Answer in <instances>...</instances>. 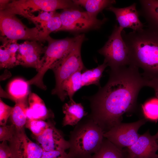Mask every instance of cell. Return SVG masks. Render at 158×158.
<instances>
[{
    "label": "cell",
    "mask_w": 158,
    "mask_h": 158,
    "mask_svg": "<svg viewBox=\"0 0 158 158\" xmlns=\"http://www.w3.org/2000/svg\"><path fill=\"white\" fill-rule=\"evenodd\" d=\"M133 65L109 71L107 83L89 97L91 110L88 116L106 132L121 122L123 115L135 107L146 80Z\"/></svg>",
    "instance_id": "6da1fadb"
},
{
    "label": "cell",
    "mask_w": 158,
    "mask_h": 158,
    "mask_svg": "<svg viewBox=\"0 0 158 158\" xmlns=\"http://www.w3.org/2000/svg\"><path fill=\"white\" fill-rule=\"evenodd\" d=\"M121 35L132 64L143 70L146 82L158 80V35L149 28L128 33L123 30Z\"/></svg>",
    "instance_id": "7a4b0ae2"
},
{
    "label": "cell",
    "mask_w": 158,
    "mask_h": 158,
    "mask_svg": "<svg viewBox=\"0 0 158 158\" xmlns=\"http://www.w3.org/2000/svg\"><path fill=\"white\" fill-rule=\"evenodd\" d=\"M104 132L89 116L80 121L70 132L69 158H90L99 149Z\"/></svg>",
    "instance_id": "3957f363"
},
{
    "label": "cell",
    "mask_w": 158,
    "mask_h": 158,
    "mask_svg": "<svg viewBox=\"0 0 158 158\" xmlns=\"http://www.w3.org/2000/svg\"><path fill=\"white\" fill-rule=\"evenodd\" d=\"M79 6L73 1L68 0H9L0 8V13L18 15L28 19L32 13L39 11H54L59 9H79Z\"/></svg>",
    "instance_id": "277c9868"
},
{
    "label": "cell",
    "mask_w": 158,
    "mask_h": 158,
    "mask_svg": "<svg viewBox=\"0 0 158 158\" xmlns=\"http://www.w3.org/2000/svg\"><path fill=\"white\" fill-rule=\"evenodd\" d=\"M76 38V36L73 38L55 39L49 36L46 40L48 42V46L41 59L40 68L35 76L27 81L28 85H35L45 90L47 87L43 80L45 73L67 54L73 47Z\"/></svg>",
    "instance_id": "5b68a950"
},
{
    "label": "cell",
    "mask_w": 158,
    "mask_h": 158,
    "mask_svg": "<svg viewBox=\"0 0 158 158\" xmlns=\"http://www.w3.org/2000/svg\"><path fill=\"white\" fill-rule=\"evenodd\" d=\"M71 49L67 54L51 69L54 73L56 84L51 93L57 95L63 101L66 98L61 89L63 83L74 73L84 69L81 55L82 44L85 39L84 34L78 35Z\"/></svg>",
    "instance_id": "8992f818"
},
{
    "label": "cell",
    "mask_w": 158,
    "mask_h": 158,
    "mask_svg": "<svg viewBox=\"0 0 158 158\" xmlns=\"http://www.w3.org/2000/svg\"><path fill=\"white\" fill-rule=\"evenodd\" d=\"M122 30L116 25L107 42L98 51L111 70L132 64L128 49L121 36Z\"/></svg>",
    "instance_id": "52a82bcc"
},
{
    "label": "cell",
    "mask_w": 158,
    "mask_h": 158,
    "mask_svg": "<svg viewBox=\"0 0 158 158\" xmlns=\"http://www.w3.org/2000/svg\"><path fill=\"white\" fill-rule=\"evenodd\" d=\"M62 25L58 31L81 32L99 28L107 20H100L87 11L78 9H67L59 13Z\"/></svg>",
    "instance_id": "ba28073f"
},
{
    "label": "cell",
    "mask_w": 158,
    "mask_h": 158,
    "mask_svg": "<svg viewBox=\"0 0 158 158\" xmlns=\"http://www.w3.org/2000/svg\"><path fill=\"white\" fill-rule=\"evenodd\" d=\"M0 29L1 37L9 40H25L39 42L41 30L38 25L29 28L15 15L0 13Z\"/></svg>",
    "instance_id": "9c48e42d"
},
{
    "label": "cell",
    "mask_w": 158,
    "mask_h": 158,
    "mask_svg": "<svg viewBox=\"0 0 158 158\" xmlns=\"http://www.w3.org/2000/svg\"><path fill=\"white\" fill-rule=\"evenodd\" d=\"M146 122L143 119L130 123L121 122L104 133V137L120 148L128 147L137 140L140 136L138 130Z\"/></svg>",
    "instance_id": "30bf717a"
},
{
    "label": "cell",
    "mask_w": 158,
    "mask_h": 158,
    "mask_svg": "<svg viewBox=\"0 0 158 158\" xmlns=\"http://www.w3.org/2000/svg\"><path fill=\"white\" fill-rule=\"evenodd\" d=\"M9 143V148L14 158H41L44 152L38 143L28 138L24 128L16 129L15 136Z\"/></svg>",
    "instance_id": "8fae6325"
},
{
    "label": "cell",
    "mask_w": 158,
    "mask_h": 158,
    "mask_svg": "<svg viewBox=\"0 0 158 158\" xmlns=\"http://www.w3.org/2000/svg\"><path fill=\"white\" fill-rule=\"evenodd\" d=\"M46 47L36 41L26 40L19 44L17 54L18 65L34 68L38 72L41 67V56Z\"/></svg>",
    "instance_id": "7c38bea8"
},
{
    "label": "cell",
    "mask_w": 158,
    "mask_h": 158,
    "mask_svg": "<svg viewBox=\"0 0 158 158\" xmlns=\"http://www.w3.org/2000/svg\"><path fill=\"white\" fill-rule=\"evenodd\" d=\"M38 144L44 151H65L70 147L62 133L55 127L54 121H49V125L41 135L35 136Z\"/></svg>",
    "instance_id": "4fadbf2b"
},
{
    "label": "cell",
    "mask_w": 158,
    "mask_h": 158,
    "mask_svg": "<svg viewBox=\"0 0 158 158\" xmlns=\"http://www.w3.org/2000/svg\"><path fill=\"white\" fill-rule=\"evenodd\" d=\"M157 141L148 131L140 135L133 145L127 147L128 155L134 158H158Z\"/></svg>",
    "instance_id": "5bb4252c"
},
{
    "label": "cell",
    "mask_w": 158,
    "mask_h": 158,
    "mask_svg": "<svg viewBox=\"0 0 158 158\" xmlns=\"http://www.w3.org/2000/svg\"><path fill=\"white\" fill-rule=\"evenodd\" d=\"M106 9L115 14L121 30L126 28H131L133 31L143 29L144 25L139 19L140 15L136 9V3L123 8H116L111 6L106 8Z\"/></svg>",
    "instance_id": "9a60e30c"
},
{
    "label": "cell",
    "mask_w": 158,
    "mask_h": 158,
    "mask_svg": "<svg viewBox=\"0 0 158 158\" xmlns=\"http://www.w3.org/2000/svg\"><path fill=\"white\" fill-rule=\"evenodd\" d=\"M28 102L25 112L27 120H44L54 117V114L48 109L43 101L36 94L29 93Z\"/></svg>",
    "instance_id": "2e32d148"
},
{
    "label": "cell",
    "mask_w": 158,
    "mask_h": 158,
    "mask_svg": "<svg viewBox=\"0 0 158 158\" xmlns=\"http://www.w3.org/2000/svg\"><path fill=\"white\" fill-rule=\"evenodd\" d=\"M139 2V15L145 18L149 29L158 35V0H141Z\"/></svg>",
    "instance_id": "e0dca14e"
},
{
    "label": "cell",
    "mask_w": 158,
    "mask_h": 158,
    "mask_svg": "<svg viewBox=\"0 0 158 158\" xmlns=\"http://www.w3.org/2000/svg\"><path fill=\"white\" fill-rule=\"evenodd\" d=\"M62 110L65 115L62 123L63 126H75L87 114L82 104L76 103L73 99L64 104Z\"/></svg>",
    "instance_id": "ac0fdd59"
},
{
    "label": "cell",
    "mask_w": 158,
    "mask_h": 158,
    "mask_svg": "<svg viewBox=\"0 0 158 158\" xmlns=\"http://www.w3.org/2000/svg\"><path fill=\"white\" fill-rule=\"evenodd\" d=\"M26 97L16 100L10 116L12 124L17 129L24 128L27 121L26 110L28 107V98Z\"/></svg>",
    "instance_id": "d6986e66"
},
{
    "label": "cell",
    "mask_w": 158,
    "mask_h": 158,
    "mask_svg": "<svg viewBox=\"0 0 158 158\" xmlns=\"http://www.w3.org/2000/svg\"><path fill=\"white\" fill-rule=\"evenodd\" d=\"M90 158H124V152L104 138L99 149Z\"/></svg>",
    "instance_id": "ffe728a7"
},
{
    "label": "cell",
    "mask_w": 158,
    "mask_h": 158,
    "mask_svg": "<svg viewBox=\"0 0 158 158\" xmlns=\"http://www.w3.org/2000/svg\"><path fill=\"white\" fill-rule=\"evenodd\" d=\"M108 66L107 63L104 61L102 64L95 68L84 71L81 74L82 86L95 85L101 87L100 79L103 71Z\"/></svg>",
    "instance_id": "44dd1931"
},
{
    "label": "cell",
    "mask_w": 158,
    "mask_h": 158,
    "mask_svg": "<svg viewBox=\"0 0 158 158\" xmlns=\"http://www.w3.org/2000/svg\"><path fill=\"white\" fill-rule=\"evenodd\" d=\"M73 1L78 6H83L86 11L95 16L104 8L116 3L115 0H74Z\"/></svg>",
    "instance_id": "7402d4cb"
},
{
    "label": "cell",
    "mask_w": 158,
    "mask_h": 158,
    "mask_svg": "<svg viewBox=\"0 0 158 158\" xmlns=\"http://www.w3.org/2000/svg\"><path fill=\"white\" fill-rule=\"evenodd\" d=\"M81 74V71L74 73L63 83L62 90L66 98L68 96L70 99H73L75 93L83 87Z\"/></svg>",
    "instance_id": "603a6c76"
},
{
    "label": "cell",
    "mask_w": 158,
    "mask_h": 158,
    "mask_svg": "<svg viewBox=\"0 0 158 158\" xmlns=\"http://www.w3.org/2000/svg\"><path fill=\"white\" fill-rule=\"evenodd\" d=\"M28 84L22 79L17 78L9 84L8 92L11 98L15 102L28 96L29 93Z\"/></svg>",
    "instance_id": "cb8c5ba5"
},
{
    "label": "cell",
    "mask_w": 158,
    "mask_h": 158,
    "mask_svg": "<svg viewBox=\"0 0 158 158\" xmlns=\"http://www.w3.org/2000/svg\"><path fill=\"white\" fill-rule=\"evenodd\" d=\"M61 25L59 13L56 12L51 19L38 25L41 30L39 37V42H41L46 41L50 33L58 31Z\"/></svg>",
    "instance_id": "d4e9b609"
},
{
    "label": "cell",
    "mask_w": 158,
    "mask_h": 158,
    "mask_svg": "<svg viewBox=\"0 0 158 158\" xmlns=\"http://www.w3.org/2000/svg\"><path fill=\"white\" fill-rule=\"evenodd\" d=\"M2 43L0 47V68H9L18 65L17 56L12 54L6 45Z\"/></svg>",
    "instance_id": "484cf974"
},
{
    "label": "cell",
    "mask_w": 158,
    "mask_h": 158,
    "mask_svg": "<svg viewBox=\"0 0 158 158\" xmlns=\"http://www.w3.org/2000/svg\"><path fill=\"white\" fill-rule=\"evenodd\" d=\"M143 114L148 119L156 120L158 119V99H151L142 106Z\"/></svg>",
    "instance_id": "4316f807"
},
{
    "label": "cell",
    "mask_w": 158,
    "mask_h": 158,
    "mask_svg": "<svg viewBox=\"0 0 158 158\" xmlns=\"http://www.w3.org/2000/svg\"><path fill=\"white\" fill-rule=\"evenodd\" d=\"M49 121L46 122L42 120L28 119L25 127L35 136L42 134L48 127Z\"/></svg>",
    "instance_id": "83f0119b"
},
{
    "label": "cell",
    "mask_w": 158,
    "mask_h": 158,
    "mask_svg": "<svg viewBox=\"0 0 158 158\" xmlns=\"http://www.w3.org/2000/svg\"><path fill=\"white\" fill-rule=\"evenodd\" d=\"M16 130L15 126L12 124L10 125L0 126V141H8L10 142L14 137Z\"/></svg>",
    "instance_id": "f1b7e54d"
},
{
    "label": "cell",
    "mask_w": 158,
    "mask_h": 158,
    "mask_svg": "<svg viewBox=\"0 0 158 158\" xmlns=\"http://www.w3.org/2000/svg\"><path fill=\"white\" fill-rule=\"evenodd\" d=\"M56 13V11H41L40 12L37 16H35L33 15L30 17L28 20L33 23L36 25H39L42 23L48 21L51 19Z\"/></svg>",
    "instance_id": "f546056e"
},
{
    "label": "cell",
    "mask_w": 158,
    "mask_h": 158,
    "mask_svg": "<svg viewBox=\"0 0 158 158\" xmlns=\"http://www.w3.org/2000/svg\"><path fill=\"white\" fill-rule=\"evenodd\" d=\"M13 107L4 103L0 99V125H6L8 118L10 117Z\"/></svg>",
    "instance_id": "4dcf8cb0"
},
{
    "label": "cell",
    "mask_w": 158,
    "mask_h": 158,
    "mask_svg": "<svg viewBox=\"0 0 158 158\" xmlns=\"http://www.w3.org/2000/svg\"><path fill=\"white\" fill-rule=\"evenodd\" d=\"M41 158H69L65 151H44Z\"/></svg>",
    "instance_id": "1f68e13d"
},
{
    "label": "cell",
    "mask_w": 158,
    "mask_h": 158,
    "mask_svg": "<svg viewBox=\"0 0 158 158\" xmlns=\"http://www.w3.org/2000/svg\"><path fill=\"white\" fill-rule=\"evenodd\" d=\"M0 158H14L6 141L0 144Z\"/></svg>",
    "instance_id": "d6a6232c"
},
{
    "label": "cell",
    "mask_w": 158,
    "mask_h": 158,
    "mask_svg": "<svg viewBox=\"0 0 158 158\" xmlns=\"http://www.w3.org/2000/svg\"><path fill=\"white\" fill-rule=\"evenodd\" d=\"M146 86L152 87L154 90L156 96L158 99V80H152L146 82Z\"/></svg>",
    "instance_id": "836d02e7"
},
{
    "label": "cell",
    "mask_w": 158,
    "mask_h": 158,
    "mask_svg": "<svg viewBox=\"0 0 158 158\" xmlns=\"http://www.w3.org/2000/svg\"><path fill=\"white\" fill-rule=\"evenodd\" d=\"M154 138L156 140L158 139V131L154 135H153Z\"/></svg>",
    "instance_id": "e575fe53"
},
{
    "label": "cell",
    "mask_w": 158,
    "mask_h": 158,
    "mask_svg": "<svg viewBox=\"0 0 158 158\" xmlns=\"http://www.w3.org/2000/svg\"><path fill=\"white\" fill-rule=\"evenodd\" d=\"M126 158H134L130 156L129 155H128V157H126Z\"/></svg>",
    "instance_id": "d590c367"
}]
</instances>
